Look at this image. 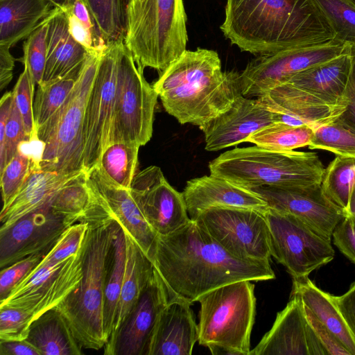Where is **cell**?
<instances>
[{"label": "cell", "mask_w": 355, "mask_h": 355, "mask_svg": "<svg viewBox=\"0 0 355 355\" xmlns=\"http://www.w3.org/2000/svg\"><path fill=\"white\" fill-rule=\"evenodd\" d=\"M0 355H41L40 353L26 340H0Z\"/></svg>", "instance_id": "obj_54"}, {"label": "cell", "mask_w": 355, "mask_h": 355, "mask_svg": "<svg viewBox=\"0 0 355 355\" xmlns=\"http://www.w3.org/2000/svg\"><path fill=\"white\" fill-rule=\"evenodd\" d=\"M220 28L232 44L259 55L335 40L313 0H227Z\"/></svg>", "instance_id": "obj_2"}, {"label": "cell", "mask_w": 355, "mask_h": 355, "mask_svg": "<svg viewBox=\"0 0 355 355\" xmlns=\"http://www.w3.org/2000/svg\"><path fill=\"white\" fill-rule=\"evenodd\" d=\"M87 2L105 44L123 41L124 0H87Z\"/></svg>", "instance_id": "obj_38"}, {"label": "cell", "mask_w": 355, "mask_h": 355, "mask_svg": "<svg viewBox=\"0 0 355 355\" xmlns=\"http://www.w3.org/2000/svg\"><path fill=\"white\" fill-rule=\"evenodd\" d=\"M31 142L24 123L13 98L7 121L3 139L0 142V172L11 160L24 143Z\"/></svg>", "instance_id": "obj_44"}, {"label": "cell", "mask_w": 355, "mask_h": 355, "mask_svg": "<svg viewBox=\"0 0 355 355\" xmlns=\"http://www.w3.org/2000/svg\"><path fill=\"white\" fill-rule=\"evenodd\" d=\"M103 51L89 53L65 101L37 130L42 170L62 174L84 171L85 107Z\"/></svg>", "instance_id": "obj_6"}, {"label": "cell", "mask_w": 355, "mask_h": 355, "mask_svg": "<svg viewBox=\"0 0 355 355\" xmlns=\"http://www.w3.org/2000/svg\"><path fill=\"white\" fill-rule=\"evenodd\" d=\"M88 55L70 34L66 13L54 8L49 24L46 61L40 85L78 73Z\"/></svg>", "instance_id": "obj_26"}, {"label": "cell", "mask_w": 355, "mask_h": 355, "mask_svg": "<svg viewBox=\"0 0 355 355\" xmlns=\"http://www.w3.org/2000/svg\"><path fill=\"white\" fill-rule=\"evenodd\" d=\"M254 285L241 280L201 296L198 343L212 354L249 355L256 313Z\"/></svg>", "instance_id": "obj_8"}, {"label": "cell", "mask_w": 355, "mask_h": 355, "mask_svg": "<svg viewBox=\"0 0 355 355\" xmlns=\"http://www.w3.org/2000/svg\"><path fill=\"white\" fill-rule=\"evenodd\" d=\"M269 227L270 254L282 264L293 280L310 273L334 257L331 239L299 218L268 209L264 212Z\"/></svg>", "instance_id": "obj_10"}, {"label": "cell", "mask_w": 355, "mask_h": 355, "mask_svg": "<svg viewBox=\"0 0 355 355\" xmlns=\"http://www.w3.org/2000/svg\"><path fill=\"white\" fill-rule=\"evenodd\" d=\"M191 303L172 297L160 312L153 329L147 355H191L198 341V326Z\"/></svg>", "instance_id": "obj_23"}, {"label": "cell", "mask_w": 355, "mask_h": 355, "mask_svg": "<svg viewBox=\"0 0 355 355\" xmlns=\"http://www.w3.org/2000/svg\"><path fill=\"white\" fill-rule=\"evenodd\" d=\"M165 111L181 124L199 128L223 114L242 95L240 73L222 71L218 53L186 50L153 85Z\"/></svg>", "instance_id": "obj_3"}, {"label": "cell", "mask_w": 355, "mask_h": 355, "mask_svg": "<svg viewBox=\"0 0 355 355\" xmlns=\"http://www.w3.org/2000/svg\"><path fill=\"white\" fill-rule=\"evenodd\" d=\"M150 261L169 297L191 304L230 283L275 278L270 261L234 257L191 219L171 234H157Z\"/></svg>", "instance_id": "obj_1"}, {"label": "cell", "mask_w": 355, "mask_h": 355, "mask_svg": "<svg viewBox=\"0 0 355 355\" xmlns=\"http://www.w3.org/2000/svg\"><path fill=\"white\" fill-rule=\"evenodd\" d=\"M169 300L164 282L153 268L152 276L137 305L115 334L109 338L103 347V354L147 355L155 323Z\"/></svg>", "instance_id": "obj_18"}, {"label": "cell", "mask_w": 355, "mask_h": 355, "mask_svg": "<svg viewBox=\"0 0 355 355\" xmlns=\"http://www.w3.org/2000/svg\"><path fill=\"white\" fill-rule=\"evenodd\" d=\"M291 293L300 297L304 305L351 355H355V337L338 308L334 295L318 288L309 277L293 280Z\"/></svg>", "instance_id": "obj_28"}, {"label": "cell", "mask_w": 355, "mask_h": 355, "mask_svg": "<svg viewBox=\"0 0 355 355\" xmlns=\"http://www.w3.org/2000/svg\"><path fill=\"white\" fill-rule=\"evenodd\" d=\"M78 73L37 85L33 101L35 132L63 104L72 90Z\"/></svg>", "instance_id": "obj_37"}, {"label": "cell", "mask_w": 355, "mask_h": 355, "mask_svg": "<svg viewBox=\"0 0 355 355\" xmlns=\"http://www.w3.org/2000/svg\"><path fill=\"white\" fill-rule=\"evenodd\" d=\"M70 226L49 204L29 213L0 232L1 269L31 255H46Z\"/></svg>", "instance_id": "obj_17"}, {"label": "cell", "mask_w": 355, "mask_h": 355, "mask_svg": "<svg viewBox=\"0 0 355 355\" xmlns=\"http://www.w3.org/2000/svg\"><path fill=\"white\" fill-rule=\"evenodd\" d=\"M91 199V189L85 172L60 189L49 205L55 214L64 218L71 225L82 220Z\"/></svg>", "instance_id": "obj_35"}, {"label": "cell", "mask_w": 355, "mask_h": 355, "mask_svg": "<svg viewBox=\"0 0 355 355\" xmlns=\"http://www.w3.org/2000/svg\"><path fill=\"white\" fill-rule=\"evenodd\" d=\"M24 144L0 172L2 208L10 202L29 176L34 165L39 162L38 155L26 151Z\"/></svg>", "instance_id": "obj_40"}, {"label": "cell", "mask_w": 355, "mask_h": 355, "mask_svg": "<svg viewBox=\"0 0 355 355\" xmlns=\"http://www.w3.org/2000/svg\"><path fill=\"white\" fill-rule=\"evenodd\" d=\"M41 355H80L83 348L55 309L36 318L25 339Z\"/></svg>", "instance_id": "obj_31"}, {"label": "cell", "mask_w": 355, "mask_h": 355, "mask_svg": "<svg viewBox=\"0 0 355 355\" xmlns=\"http://www.w3.org/2000/svg\"><path fill=\"white\" fill-rule=\"evenodd\" d=\"M130 191L158 235L171 234L191 220L182 193L171 186L158 166H150L136 173Z\"/></svg>", "instance_id": "obj_15"}, {"label": "cell", "mask_w": 355, "mask_h": 355, "mask_svg": "<svg viewBox=\"0 0 355 355\" xmlns=\"http://www.w3.org/2000/svg\"><path fill=\"white\" fill-rule=\"evenodd\" d=\"M351 48L349 44L333 40L322 44L261 55L240 73L242 95L259 98L295 74L329 61Z\"/></svg>", "instance_id": "obj_12"}, {"label": "cell", "mask_w": 355, "mask_h": 355, "mask_svg": "<svg viewBox=\"0 0 355 355\" xmlns=\"http://www.w3.org/2000/svg\"><path fill=\"white\" fill-rule=\"evenodd\" d=\"M351 67L350 49L329 61L295 74L284 83L329 104L347 106L345 95Z\"/></svg>", "instance_id": "obj_27"}, {"label": "cell", "mask_w": 355, "mask_h": 355, "mask_svg": "<svg viewBox=\"0 0 355 355\" xmlns=\"http://www.w3.org/2000/svg\"><path fill=\"white\" fill-rule=\"evenodd\" d=\"M126 263L116 318L110 337L114 336L137 305L153 274V263L135 241L124 232ZM109 340V339H108Z\"/></svg>", "instance_id": "obj_30"}, {"label": "cell", "mask_w": 355, "mask_h": 355, "mask_svg": "<svg viewBox=\"0 0 355 355\" xmlns=\"http://www.w3.org/2000/svg\"><path fill=\"white\" fill-rule=\"evenodd\" d=\"M193 220L234 257L270 261L269 227L264 212L215 207L202 211Z\"/></svg>", "instance_id": "obj_11"}, {"label": "cell", "mask_w": 355, "mask_h": 355, "mask_svg": "<svg viewBox=\"0 0 355 355\" xmlns=\"http://www.w3.org/2000/svg\"><path fill=\"white\" fill-rule=\"evenodd\" d=\"M35 83L27 67H24L12 90L14 100L22 117L27 135L31 141L35 140L33 116L34 88Z\"/></svg>", "instance_id": "obj_45"}, {"label": "cell", "mask_w": 355, "mask_h": 355, "mask_svg": "<svg viewBox=\"0 0 355 355\" xmlns=\"http://www.w3.org/2000/svg\"><path fill=\"white\" fill-rule=\"evenodd\" d=\"M249 190L265 200L269 208L299 218L329 239L345 218L343 211L327 198L320 184L305 187L259 186Z\"/></svg>", "instance_id": "obj_16"}, {"label": "cell", "mask_w": 355, "mask_h": 355, "mask_svg": "<svg viewBox=\"0 0 355 355\" xmlns=\"http://www.w3.org/2000/svg\"><path fill=\"white\" fill-rule=\"evenodd\" d=\"M53 8L48 0H0V45L27 37Z\"/></svg>", "instance_id": "obj_29"}, {"label": "cell", "mask_w": 355, "mask_h": 355, "mask_svg": "<svg viewBox=\"0 0 355 355\" xmlns=\"http://www.w3.org/2000/svg\"><path fill=\"white\" fill-rule=\"evenodd\" d=\"M344 216L355 229V184L351 191L347 207L344 211Z\"/></svg>", "instance_id": "obj_55"}, {"label": "cell", "mask_w": 355, "mask_h": 355, "mask_svg": "<svg viewBox=\"0 0 355 355\" xmlns=\"http://www.w3.org/2000/svg\"><path fill=\"white\" fill-rule=\"evenodd\" d=\"M351 55L352 67L345 95L347 107L337 120L355 132V46H352Z\"/></svg>", "instance_id": "obj_50"}, {"label": "cell", "mask_w": 355, "mask_h": 355, "mask_svg": "<svg viewBox=\"0 0 355 355\" xmlns=\"http://www.w3.org/2000/svg\"><path fill=\"white\" fill-rule=\"evenodd\" d=\"M306 319L327 355H351L342 343L304 305Z\"/></svg>", "instance_id": "obj_48"}, {"label": "cell", "mask_w": 355, "mask_h": 355, "mask_svg": "<svg viewBox=\"0 0 355 355\" xmlns=\"http://www.w3.org/2000/svg\"><path fill=\"white\" fill-rule=\"evenodd\" d=\"M9 46L0 45V89H3L12 78L15 58L10 52Z\"/></svg>", "instance_id": "obj_53"}, {"label": "cell", "mask_w": 355, "mask_h": 355, "mask_svg": "<svg viewBox=\"0 0 355 355\" xmlns=\"http://www.w3.org/2000/svg\"><path fill=\"white\" fill-rule=\"evenodd\" d=\"M88 227L86 222L69 226L37 266L54 265L77 253L83 247Z\"/></svg>", "instance_id": "obj_43"}, {"label": "cell", "mask_w": 355, "mask_h": 355, "mask_svg": "<svg viewBox=\"0 0 355 355\" xmlns=\"http://www.w3.org/2000/svg\"><path fill=\"white\" fill-rule=\"evenodd\" d=\"M33 322L26 311L10 306L0 307V340H23Z\"/></svg>", "instance_id": "obj_46"}, {"label": "cell", "mask_w": 355, "mask_h": 355, "mask_svg": "<svg viewBox=\"0 0 355 355\" xmlns=\"http://www.w3.org/2000/svg\"><path fill=\"white\" fill-rule=\"evenodd\" d=\"M187 41L182 0H144L125 15L123 42L143 70L161 73L187 50Z\"/></svg>", "instance_id": "obj_7"}, {"label": "cell", "mask_w": 355, "mask_h": 355, "mask_svg": "<svg viewBox=\"0 0 355 355\" xmlns=\"http://www.w3.org/2000/svg\"><path fill=\"white\" fill-rule=\"evenodd\" d=\"M334 300L355 337V282L346 293L334 296Z\"/></svg>", "instance_id": "obj_51"}, {"label": "cell", "mask_w": 355, "mask_h": 355, "mask_svg": "<svg viewBox=\"0 0 355 355\" xmlns=\"http://www.w3.org/2000/svg\"><path fill=\"white\" fill-rule=\"evenodd\" d=\"M355 1V0H354Z\"/></svg>", "instance_id": "obj_58"}, {"label": "cell", "mask_w": 355, "mask_h": 355, "mask_svg": "<svg viewBox=\"0 0 355 355\" xmlns=\"http://www.w3.org/2000/svg\"><path fill=\"white\" fill-rule=\"evenodd\" d=\"M313 135L309 125L291 126L275 122L255 131L247 142L277 151H290L309 146Z\"/></svg>", "instance_id": "obj_33"}, {"label": "cell", "mask_w": 355, "mask_h": 355, "mask_svg": "<svg viewBox=\"0 0 355 355\" xmlns=\"http://www.w3.org/2000/svg\"><path fill=\"white\" fill-rule=\"evenodd\" d=\"M157 98L124 42H119L112 144H146L153 135Z\"/></svg>", "instance_id": "obj_9"}, {"label": "cell", "mask_w": 355, "mask_h": 355, "mask_svg": "<svg viewBox=\"0 0 355 355\" xmlns=\"http://www.w3.org/2000/svg\"><path fill=\"white\" fill-rule=\"evenodd\" d=\"M53 10V8L50 14L26 37L23 45L24 67L28 68L37 85L42 83L45 69L46 37Z\"/></svg>", "instance_id": "obj_42"}, {"label": "cell", "mask_w": 355, "mask_h": 355, "mask_svg": "<svg viewBox=\"0 0 355 355\" xmlns=\"http://www.w3.org/2000/svg\"><path fill=\"white\" fill-rule=\"evenodd\" d=\"M119 42L103 50L85 113L84 171L96 167L112 144Z\"/></svg>", "instance_id": "obj_13"}, {"label": "cell", "mask_w": 355, "mask_h": 355, "mask_svg": "<svg viewBox=\"0 0 355 355\" xmlns=\"http://www.w3.org/2000/svg\"><path fill=\"white\" fill-rule=\"evenodd\" d=\"M267 110L277 114V122L291 126L317 125L337 119L347 106L329 104L288 83L273 87L257 98Z\"/></svg>", "instance_id": "obj_22"}, {"label": "cell", "mask_w": 355, "mask_h": 355, "mask_svg": "<svg viewBox=\"0 0 355 355\" xmlns=\"http://www.w3.org/2000/svg\"><path fill=\"white\" fill-rule=\"evenodd\" d=\"M85 171L62 174L43 171L37 162L18 192L0 213V232L25 215L48 205L60 189L75 180Z\"/></svg>", "instance_id": "obj_25"}, {"label": "cell", "mask_w": 355, "mask_h": 355, "mask_svg": "<svg viewBox=\"0 0 355 355\" xmlns=\"http://www.w3.org/2000/svg\"><path fill=\"white\" fill-rule=\"evenodd\" d=\"M327 355L309 323L302 301L291 295L286 307L277 314L271 329L249 355Z\"/></svg>", "instance_id": "obj_19"}, {"label": "cell", "mask_w": 355, "mask_h": 355, "mask_svg": "<svg viewBox=\"0 0 355 355\" xmlns=\"http://www.w3.org/2000/svg\"><path fill=\"white\" fill-rule=\"evenodd\" d=\"M210 174L240 187H305L321 184L324 166L312 152L235 148L209 162Z\"/></svg>", "instance_id": "obj_5"}, {"label": "cell", "mask_w": 355, "mask_h": 355, "mask_svg": "<svg viewBox=\"0 0 355 355\" xmlns=\"http://www.w3.org/2000/svg\"><path fill=\"white\" fill-rule=\"evenodd\" d=\"M355 184V157L336 155L324 169L321 188L327 198L344 211Z\"/></svg>", "instance_id": "obj_34"}, {"label": "cell", "mask_w": 355, "mask_h": 355, "mask_svg": "<svg viewBox=\"0 0 355 355\" xmlns=\"http://www.w3.org/2000/svg\"><path fill=\"white\" fill-rule=\"evenodd\" d=\"M308 146L312 150H325L336 155L355 157V132L336 119L314 127Z\"/></svg>", "instance_id": "obj_39"}, {"label": "cell", "mask_w": 355, "mask_h": 355, "mask_svg": "<svg viewBox=\"0 0 355 355\" xmlns=\"http://www.w3.org/2000/svg\"><path fill=\"white\" fill-rule=\"evenodd\" d=\"M44 255H31L19 260L1 270L0 301L6 298L10 292L41 261Z\"/></svg>", "instance_id": "obj_47"}, {"label": "cell", "mask_w": 355, "mask_h": 355, "mask_svg": "<svg viewBox=\"0 0 355 355\" xmlns=\"http://www.w3.org/2000/svg\"><path fill=\"white\" fill-rule=\"evenodd\" d=\"M126 263V241L119 225L114 241L112 260L107 275L104 297V327L106 338H110L116 318Z\"/></svg>", "instance_id": "obj_32"}, {"label": "cell", "mask_w": 355, "mask_h": 355, "mask_svg": "<svg viewBox=\"0 0 355 355\" xmlns=\"http://www.w3.org/2000/svg\"><path fill=\"white\" fill-rule=\"evenodd\" d=\"M331 237L337 248L355 263V229L346 218L337 225Z\"/></svg>", "instance_id": "obj_49"}, {"label": "cell", "mask_w": 355, "mask_h": 355, "mask_svg": "<svg viewBox=\"0 0 355 355\" xmlns=\"http://www.w3.org/2000/svg\"><path fill=\"white\" fill-rule=\"evenodd\" d=\"M139 148L132 143H113L105 149L98 165L115 182L130 189L136 174Z\"/></svg>", "instance_id": "obj_36"}, {"label": "cell", "mask_w": 355, "mask_h": 355, "mask_svg": "<svg viewBox=\"0 0 355 355\" xmlns=\"http://www.w3.org/2000/svg\"><path fill=\"white\" fill-rule=\"evenodd\" d=\"M86 174L88 182L98 193L111 218L150 260L157 234L144 217L130 189L115 182L99 165Z\"/></svg>", "instance_id": "obj_21"}, {"label": "cell", "mask_w": 355, "mask_h": 355, "mask_svg": "<svg viewBox=\"0 0 355 355\" xmlns=\"http://www.w3.org/2000/svg\"><path fill=\"white\" fill-rule=\"evenodd\" d=\"M277 122V114L257 99L239 96L227 111L211 119L200 129L203 132L205 149L218 151L247 142V139L259 129Z\"/></svg>", "instance_id": "obj_20"}, {"label": "cell", "mask_w": 355, "mask_h": 355, "mask_svg": "<svg viewBox=\"0 0 355 355\" xmlns=\"http://www.w3.org/2000/svg\"><path fill=\"white\" fill-rule=\"evenodd\" d=\"M88 225L83 243L81 281L54 309L83 349L99 350L107 342L104 327L105 288L119 224L109 219Z\"/></svg>", "instance_id": "obj_4"}, {"label": "cell", "mask_w": 355, "mask_h": 355, "mask_svg": "<svg viewBox=\"0 0 355 355\" xmlns=\"http://www.w3.org/2000/svg\"><path fill=\"white\" fill-rule=\"evenodd\" d=\"M83 245L63 261L37 266L0 301V307L18 308L30 313L33 321L60 304L78 287L83 277Z\"/></svg>", "instance_id": "obj_14"}, {"label": "cell", "mask_w": 355, "mask_h": 355, "mask_svg": "<svg viewBox=\"0 0 355 355\" xmlns=\"http://www.w3.org/2000/svg\"><path fill=\"white\" fill-rule=\"evenodd\" d=\"M69 11L76 16L77 19L83 23L87 27L92 30L98 39L104 42L89 9L87 0H74L73 5Z\"/></svg>", "instance_id": "obj_52"}, {"label": "cell", "mask_w": 355, "mask_h": 355, "mask_svg": "<svg viewBox=\"0 0 355 355\" xmlns=\"http://www.w3.org/2000/svg\"><path fill=\"white\" fill-rule=\"evenodd\" d=\"M182 194L191 220L215 207L250 208L262 212L268 209L266 201L252 191L211 174L187 181Z\"/></svg>", "instance_id": "obj_24"}, {"label": "cell", "mask_w": 355, "mask_h": 355, "mask_svg": "<svg viewBox=\"0 0 355 355\" xmlns=\"http://www.w3.org/2000/svg\"><path fill=\"white\" fill-rule=\"evenodd\" d=\"M144 0H124L125 15L136 8Z\"/></svg>", "instance_id": "obj_57"}, {"label": "cell", "mask_w": 355, "mask_h": 355, "mask_svg": "<svg viewBox=\"0 0 355 355\" xmlns=\"http://www.w3.org/2000/svg\"><path fill=\"white\" fill-rule=\"evenodd\" d=\"M53 8H57L64 12L69 11L74 1V0H48Z\"/></svg>", "instance_id": "obj_56"}, {"label": "cell", "mask_w": 355, "mask_h": 355, "mask_svg": "<svg viewBox=\"0 0 355 355\" xmlns=\"http://www.w3.org/2000/svg\"><path fill=\"white\" fill-rule=\"evenodd\" d=\"M326 17L335 40L355 46V1L354 0H313Z\"/></svg>", "instance_id": "obj_41"}]
</instances>
